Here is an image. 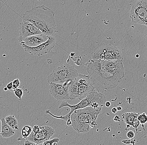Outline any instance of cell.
<instances>
[{"label": "cell", "mask_w": 147, "mask_h": 145, "mask_svg": "<svg viewBox=\"0 0 147 145\" xmlns=\"http://www.w3.org/2000/svg\"><path fill=\"white\" fill-rule=\"evenodd\" d=\"M85 65L93 86L101 93L115 88L125 76L122 60L92 59Z\"/></svg>", "instance_id": "1"}, {"label": "cell", "mask_w": 147, "mask_h": 145, "mask_svg": "<svg viewBox=\"0 0 147 145\" xmlns=\"http://www.w3.org/2000/svg\"><path fill=\"white\" fill-rule=\"evenodd\" d=\"M55 13L45 5H39L26 11L23 19L33 24L47 36H53L56 32L57 25Z\"/></svg>", "instance_id": "2"}, {"label": "cell", "mask_w": 147, "mask_h": 145, "mask_svg": "<svg viewBox=\"0 0 147 145\" xmlns=\"http://www.w3.org/2000/svg\"><path fill=\"white\" fill-rule=\"evenodd\" d=\"M102 111V108L94 109L88 106L75 110L70 116L71 125L79 133H86L91 128L97 126L96 120Z\"/></svg>", "instance_id": "3"}, {"label": "cell", "mask_w": 147, "mask_h": 145, "mask_svg": "<svg viewBox=\"0 0 147 145\" xmlns=\"http://www.w3.org/2000/svg\"><path fill=\"white\" fill-rule=\"evenodd\" d=\"M106 101V99L105 95L101 92L97 91L96 90L94 89L92 92L89 94L87 97H85L84 99L80 100L79 103L74 105H71L65 101H62L60 105L59 106V109L64 108L65 107H69L70 108L71 111L67 114L64 116H57L54 115L51 113L50 110H47L46 113L52 116L57 119H61L67 122L68 120L70 119V116L71 113L75 110L78 109H82L85 108L88 106H91L93 103H97L100 105L102 107L105 105Z\"/></svg>", "instance_id": "4"}, {"label": "cell", "mask_w": 147, "mask_h": 145, "mask_svg": "<svg viewBox=\"0 0 147 145\" xmlns=\"http://www.w3.org/2000/svg\"><path fill=\"white\" fill-rule=\"evenodd\" d=\"M79 71L73 66L65 64L58 67L47 77L48 82L62 84L69 80H73L79 75Z\"/></svg>", "instance_id": "5"}, {"label": "cell", "mask_w": 147, "mask_h": 145, "mask_svg": "<svg viewBox=\"0 0 147 145\" xmlns=\"http://www.w3.org/2000/svg\"><path fill=\"white\" fill-rule=\"evenodd\" d=\"M92 59L102 60H122L123 57L121 51L111 45L103 43L94 49L92 54Z\"/></svg>", "instance_id": "6"}, {"label": "cell", "mask_w": 147, "mask_h": 145, "mask_svg": "<svg viewBox=\"0 0 147 145\" xmlns=\"http://www.w3.org/2000/svg\"><path fill=\"white\" fill-rule=\"evenodd\" d=\"M129 17L135 24L147 26V1H138L132 6Z\"/></svg>", "instance_id": "7"}, {"label": "cell", "mask_w": 147, "mask_h": 145, "mask_svg": "<svg viewBox=\"0 0 147 145\" xmlns=\"http://www.w3.org/2000/svg\"><path fill=\"white\" fill-rule=\"evenodd\" d=\"M56 42V38L53 36H49L48 39L46 42L36 47L28 46L22 42H20L19 44L23 47L25 52H28L32 55L40 56L51 52L55 47Z\"/></svg>", "instance_id": "8"}, {"label": "cell", "mask_w": 147, "mask_h": 145, "mask_svg": "<svg viewBox=\"0 0 147 145\" xmlns=\"http://www.w3.org/2000/svg\"><path fill=\"white\" fill-rule=\"evenodd\" d=\"M71 81V80H69L62 84L49 83V92L56 100L62 101L69 100L68 89Z\"/></svg>", "instance_id": "9"}, {"label": "cell", "mask_w": 147, "mask_h": 145, "mask_svg": "<svg viewBox=\"0 0 147 145\" xmlns=\"http://www.w3.org/2000/svg\"><path fill=\"white\" fill-rule=\"evenodd\" d=\"M55 134V131L51 127L43 126L40 127V131L37 133L32 132L28 138L27 140L32 141L36 145L43 144L49 140Z\"/></svg>", "instance_id": "10"}, {"label": "cell", "mask_w": 147, "mask_h": 145, "mask_svg": "<svg viewBox=\"0 0 147 145\" xmlns=\"http://www.w3.org/2000/svg\"><path fill=\"white\" fill-rule=\"evenodd\" d=\"M75 79L78 83L79 91L78 100H80L84 99L89 94L95 89L88 75L79 74Z\"/></svg>", "instance_id": "11"}, {"label": "cell", "mask_w": 147, "mask_h": 145, "mask_svg": "<svg viewBox=\"0 0 147 145\" xmlns=\"http://www.w3.org/2000/svg\"><path fill=\"white\" fill-rule=\"evenodd\" d=\"M49 36L43 34H38L26 37L20 36L18 38L19 43L22 42L29 47H36L46 42L48 39Z\"/></svg>", "instance_id": "12"}, {"label": "cell", "mask_w": 147, "mask_h": 145, "mask_svg": "<svg viewBox=\"0 0 147 145\" xmlns=\"http://www.w3.org/2000/svg\"><path fill=\"white\" fill-rule=\"evenodd\" d=\"M19 32L20 36L23 37L42 34L41 31L33 24L24 19L20 24Z\"/></svg>", "instance_id": "13"}, {"label": "cell", "mask_w": 147, "mask_h": 145, "mask_svg": "<svg viewBox=\"0 0 147 145\" xmlns=\"http://www.w3.org/2000/svg\"><path fill=\"white\" fill-rule=\"evenodd\" d=\"M1 131L0 135L3 138H7L11 137L15 134V131L11 127L5 122L4 118L1 119Z\"/></svg>", "instance_id": "14"}, {"label": "cell", "mask_w": 147, "mask_h": 145, "mask_svg": "<svg viewBox=\"0 0 147 145\" xmlns=\"http://www.w3.org/2000/svg\"><path fill=\"white\" fill-rule=\"evenodd\" d=\"M139 114V113H126L122 115V117L124 122L127 125L132 126L134 119L136 117H138Z\"/></svg>", "instance_id": "15"}, {"label": "cell", "mask_w": 147, "mask_h": 145, "mask_svg": "<svg viewBox=\"0 0 147 145\" xmlns=\"http://www.w3.org/2000/svg\"><path fill=\"white\" fill-rule=\"evenodd\" d=\"M5 120L8 125L14 130H18V122L13 115H10L5 117Z\"/></svg>", "instance_id": "16"}, {"label": "cell", "mask_w": 147, "mask_h": 145, "mask_svg": "<svg viewBox=\"0 0 147 145\" xmlns=\"http://www.w3.org/2000/svg\"><path fill=\"white\" fill-rule=\"evenodd\" d=\"M32 131V127L30 125H25L23 127L22 131V137L24 139H27Z\"/></svg>", "instance_id": "17"}, {"label": "cell", "mask_w": 147, "mask_h": 145, "mask_svg": "<svg viewBox=\"0 0 147 145\" xmlns=\"http://www.w3.org/2000/svg\"><path fill=\"white\" fill-rule=\"evenodd\" d=\"M138 119L140 124L142 125L145 124L147 123V115L145 113L140 114L138 115Z\"/></svg>", "instance_id": "18"}, {"label": "cell", "mask_w": 147, "mask_h": 145, "mask_svg": "<svg viewBox=\"0 0 147 145\" xmlns=\"http://www.w3.org/2000/svg\"><path fill=\"white\" fill-rule=\"evenodd\" d=\"M59 139L58 138H54L51 140H48L45 141L42 144L44 145H55L57 144V143L59 141Z\"/></svg>", "instance_id": "19"}, {"label": "cell", "mask_w": 147, "mask_h": 145, "mask_svg": "<svg viewBox=\"0 0 147 145\" xmlns=\"http://www.w3.org/2000/svg\"><path fill=\"white\" fill-rule=\"evenodd\" d=\"M23 88L22 89L18 88L16 89L14 91V92L15 94L16 97L18 98L20 100H21L22 99V97H23L24 95V91H23Z\"/></svg>", "instance_id": "20"}, {"label": "cell", "mask_w": 147, "mask_h": 145, "mask_svg": "<svg viewBox=\"0 0 147 145\" xmlns=\"http://www.w3.org/2000/svg\"><path fill=\"white\" fill-rule=\"evenodd\" d=\"M140 125V123L138 120V117H136L133 121L132 126L136 132H138V128L139 127Z\"/></svg>", "instance_id": "21"}, {"label": "cell", "mask_w": 147, "mask_h": 145, "mask_svg": "<svg viewBox=\"0 0 147 145\" xmlns=\"http://www.w3.org/2000/svg\"><path fill=\"white\" fill-rule=\"evenodd\" d=\"M13 87L11 91L14 92L16 89L18 88L19 86H20L21 83H20V81L19 79H16L13 81Z\"/></svg>", "instance_id": "22"}, {"label": "cell", "mask_w": 147, "mask_h": 145, "mask_svg": "<svg viewBox=\"0 0 147 145\" xmlns=\"http://www.w3.org/2000/svg\"><path fill=\"white\" fill-rule=\"evenodd\" d=\"M135 136V133L133 131H129L127 133V136L129 139L134 138Z\"/></svg>", "instance_id": "23"}, {"label": "cell", "mask_w": 147, "mask_h": 145, "mask_svg": "<svg viewBox=\"0 0 147 145\" xmlns=\"http://www.w3.org/2000/svg\"><path fill=\"white\" fill-rule=\"evenodd\" d=\"M40 131V127L38 125H35L32 128V132L37 133Z\"/></svg>", "instance_id": "24"}, {"label": "cell", "mask_w": 147, "mask_h": 145, "mask_svg": "<svg viewBox=\"0 0 147 145\" xmlns=\"http://www.w3.org/2000/svg\"><path fill=\"white\" fill-rule=\"evenodd\" d=\"M23 144L25 145H36L35 144L33 143L32 141H30V140H26L25 141H24V143Z\"/></svg>", "instance_id": "25"}, {"label": "cell", "mask_w": 147, "mask_h": 145, "mask_svg": "<svg viewBox=\"0 0 147 145\" xmlns=\"http://www.w3.org/2000/svg\"><path fill=\"white\" fill-rule=\"evenodd\" d=\"M13 87V82H9V84H7V86H6L8 90L10 91H12V90Z\"/></svg>", "instance_id": "26"}, {"label": "cell", "mask_w": 147, "mask_h": 145, "mask_svg": "<svg viewBox=\"0 0 147 145\" xmlns=\"http://www.w3.org/2000/svg\"><path fill=\"white\" fill-rule=\"evenodd\" d=\"M132 140H122V142L125 144H135L132 141H133V138H132ZM134 142H136V141H134Z\"/></svg>", "instance_id": "27"}, {"label": "cell", "mask_w": 147, "mask_h": 145, "mask_svg": "<svg viewBox=\"0 0 147 145\" xmlns=\"http://www.w3.org/2000/svg\"><path fill=\"white\" fill-rule=\"evenodd\" d=\"M113 120L117 122L120 121V118L118 115H115L113 117Z\"/></svg>", "instance_id": "28"}, {"label": "cell", "mask_w": 147, "mask_h": 145, "mask_svg": "<svg viewBox=\"0 0 147 145\" xmlns=\"http://www.w3.org/2000/svg\"><path fill=\"white\" fill-rule=\"evenodd\" d=\"M105 105L106 107H107V108H109V107L111 106V104L110 103V102L106 101Z\"/></svg>", "instance_id": "29"}, {"label": "cell", "mask_w": 147, "mask_h": 145, "mask_svg": "<svg viewBox=\"0 0 147 145\" xmlns=\"http://www.w3.org/2000/svg\"><path fill=\"white\" fill-rule=\"evenodd\" d=\"M111 111H112V112L113 113H116L117 112V110L116 108H112Z\"/></svg>", "instance_id": "30"}, {"label": "cell", "mask_w": 147, "mask_h": 145, "mask_svg": "<svg viewBox=\"0 0 147 145\" xmlns=\"http://www.w3.org/2000/svg\"><path fill=\"white\" fill-rule=\"evenodd\" d=\"M67 124L68 126H70V125H71V119L68 120L67 121Z\"/></svg>", "instance_id": "31"}, {"label": "cell", "mask_w": 147, "mask_h": 145, "mask_svg": "<svg viewBox=\"0 0 147 145\" xmlns=\"http://www.w3.org/2000/svg\"><path fill=\"white\" fill-rule=\"evenodd\" d=\"M117 111H122L123 108H122L121 106H118V107L117 108Z\"/></svg>", "instance_id": "32"}, {"label": "cell", "mask_w": 147, "mask_h": 145, "mask_svg": "<svg viewBox=\"0 0 147 145\" xmlns=\"http://www.w3.org/2000/svg\"><path fill=\"white\" fill-rule=\"evenodd\" d=\"M2 123L1 120L0 119V133H1V131Z\"/></svg>", "instance_id": "33"}, {"label": "cell", "mask_w": 147, "mask_h": 145, "mask_svg": "<svg viewBox=\"0 0 147 145\" xmlns=\"http://www.w3.org/2000/svg\"><path fill=\"white\" fill-rule=\"evenodd\" d=\"M8 89L7 88V87H5V88H4V90L5 91H6L8 90Z\"/></svg>", "instance_id": "34"}, {"label": "cell", "mask_w": 147, "mask_h": 145, "mask_svg": "<svg viewBox=\"0 0 147 145\" xmlns=\"http://www.w3.org/2000/svg\"><path fill=\"white\" fill-rule=\"evenodd\" d=\"M136 57H139V55H136Z\"/></svg>", "instance_id": "35"}, {"label": "cell", "mask_w": 147, "mask_h": 145, "mask_svg": "<svg viewBox=\"0 0 147 145\" xmlns=\"http://www.w3.org/2000/svg\"><path fill=\"white\" fill-rule=\"evenodd\" d=\"M138 1H147V0H138Z\"/></svg>", "instance_id": "36"}]
</instances>
